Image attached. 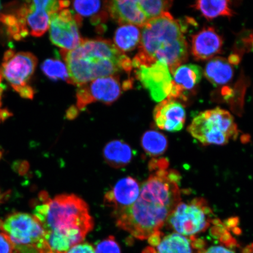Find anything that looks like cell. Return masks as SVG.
<instances>
[{
	"instance_id": "1",
	"label": "cell",
	"mask_w": 253,
	"mask_h": 253,
	"mask_svg": "<svg viewBox=\"0 0 253 253\" xmlns=\"http://www.w3.org/2000/svg\"><path fill=\"white\" fill-rule=\"evenodd\" d=\"M168 167L165 159L152 160L150 169L153 173L142 183L137 200L131 207L113 214L117 225L136 239H148L160 233L181 202V177Z\"/></svg>"
},
{
	"instance_id": "2",
	"label": "cell",
	"mask_w": 253,
	"mask_h": 253,
	"mask_svg": "<svg viewBox=\"0 0 253 253\" xmlns=\"http://www.w3.org/2000/svg\"><path fill=\"white\" fill-rule=\"evenodd\" d=\"M138 52L132 60V68L166 63L173 74L188 58L185 28L169 12L153 19L142 27Z\"/></svg>"
},
{
	"instance_id": "3",
	"label": "cell",
	"mask_w": 253,
	"mask_h": 253,
	"mask_svg": "<svg viewBox=\"0 0 253 253\" xmlns=\"http://www.w3.org/2000/svg\"><path fill=\"white\" fill-rule=\"evenodd\" d=\"M62 58L67 67L69 84L81 85L95 79L117 75L120 71L130 74V58L120 51L115 44L103 39H84L77 48L61 50Z\"/></svg>"
},
{
	"instance_id": "4",
	"label": "cell",
	"mask_w": 253,
	"mask_h": 253,
	"mask_svg": "<svg viewBox=\"0 0 253 253\" xmlns=\"http://www.w3.org/2000/svg\"><path fill=\"white\" fill-rule=\"evenodd\" d=\"M34 216L45 232H54L67 239L72 247L81 243L93 228L92 217L83 199L74 194H62L53 199L42 194Z\"/></svg>"
},
{
	"instance_id": "5",
	"label": "cell",
	"mask_w": 253,
	"mask_h": 253,
	"mask_svg": "<svg viewBox=\"0 0 253 253\" xmlns=\"http://www.w3.org/2000/svg\"><path fill=\"white\" fill-rule=\"evenodd\" d=\"M188 131L204 145H226L232 139L236 140L239 134L233 117L219 107L199 113L188 126Z\"/></svg>"
},
{
	"instance_id": "6",
	"label": "cell",
	"mask_w": 253,
	"mask_h": 253,
	"mask_svg": "<svg viewBox=\"0 0 253 253\" xmlns=\"http://www.w3.org/2000/svg\"><path fill=\"white\" fill-rule=\"evenodd\" d=\"M212 216L207 202L204 198H197L188 203L180 202L166 224L179 235L193 237L208 228Z\"/></svg>"
},
{
	"instance_id": "7",
	"label": "cell",
	"mask_w": 253,
	"mask_h": 253,
	"mask_svg": "<svg viewBox=\"0 0 253 253\" xmlns=\"http://www.w3.org/2000/svg\"><path fill=\"white\" fill-rule=\"evenodd\" d=\"M0 228L15 246L47 247L45 230L34 215L22 212L12 214L0 224Z\"/></svg>"
},
{
	"instance_id": "8",
	"label": "cell",
	"mask_w": 253,
	"mask_h": 253,
	"mask_svg": "<svg viewBox=\"0 0 253 253\" xmlns=\"http://www.w3.org/2000/svg\"><path fill=\"white\" fill-rule=\"evenodd\" d=\"M82 18L65 8L50 15L49 37L53 45L65 50H74L81 45L82 39L79 28Z\"/></svg>"
},
{
	"instance_id": "9",
	"label": "cell",
	"mask_w": 253,
	"mask_h": 253,
	"mask_svg": "<svg viewBox=\"0 0 253 253\" xmlns=\"http://www.w3.org/2000/svg\"><path fill=\"white\" fill-rule=\"evenodd\" d=\"M123 89L118 75L95 79L78 86L77 109L83 110L88 104L96 102L110 105L121 96Z\"/></svg>"
},
{
	"instance_id": "10",
	"label": "cell",
	"mask_w": 253,
	"mask_h": 253,
	"mask_svg": "<svg viewBox=\"0 0 253 253\" xmlns=\"http://www.w3.org/2000/svg\"><path fill=\"white\" fill-rule=\"evenodd\" d=\"M135 78L157 102L169 97L172 87V79L166 63L157 62L149 66H140L135 68Z\"/></svg>"
},
{
	"instance_id": "11",
	"label": "cell",
	"mask_w": 253,
	"mask_h": 253,
	"mask_svg": "<svg viewBox=\"0 0 253 253\" xmlns=\"http://www.w3.org/2000/svg\"><path fill=\"white\" fill-rule=\"evenodd\" d=\"M69 1L37 0L26 2L27 13L25 17L28 31L32 36L41 37L48 30L50 15L65 9Z\"/></svg>"
},
{
	"instance_id": "12",
	"label": "cell",
	"mask_w": 253,
	"mask_h": 253,
	"mask_svg": "<svg viewBox=\"0 0 253 253\" xmlns=\"http://www.w3.org/2000/svg\"><path fill=\"white\" fill-rule=\"evenodd\" d=\"M37 57L30 52L15 53L0 66V74L12 87L24 86L33 75L37 67Z\"/></svg>"
},
{
	"instance_id": "13",
	"label": "cell",
	"mask_w": 253,
	"mask_h": 253,
	"mask_svg": "<svg viewBox=\"0 0 253 253\" xmlns=\"http://www.w3.org/2000/svg\"><path fill=\"white\" fill-rule=\"evenodd\" d=\"M140 186L132 177L120 179L104 195V202L112 209L113 214L126 210L133 205L140 195Z\"/></svg>"
},
{
	"instance_id": "14",
	"label": "cell",
	"mask_w": 253,
	"mask_h": 253,
	"mask_svg": "<svg viewBox=\"0 0 253 253\" xmlns=\"http://www.w3.org/2000/svg\"><path fill=\"white\" fill-rule=\"evenodd\" d=\"M154 118L156 125L163 130L179 131L184 126L186 112L181 104L166 99L155 107Z\"/></svg>"
},
{
	"instance_id": "15",
	"label": "cell",
	"mask_w": 253,
	"mask_h": 253,
	"mask_svg": "<svg viewBox=\"0 0 253 253\" xmlns=\"http://www.w3.org/2000/svg\"><path fill=\"white\" fill-rule=\"evenodd\" d=\"M107 12L119 25H132L143 27L148 19L142 11L138 1H106Z\"/></svg>"
},
{
	"instance_id": "16",
	"label": "cell",
	"mask_w": 253,
	"mask_h": 253,
	"mask_svg": "<svg viewBox=\"0 0 253 253\" xmlns=\"http://www.w3.org/2000/svg\"><path fill=\"white\" fill-rule=\"evenodd\" d=\"M222 38L212 27H207L192 37V53L197 61L212 59L220 53L223 47Z\"/></svg>"
},
{
	"instance_id": "17",
	"label": "cell",
	"mask_w": 253,
	"mask_h": 253,
	"mask_svg": "<svg viewBox=\"0 0 253 253\" xmlns=\"http://www.w3.org/2000/svg\"><path fill=\"white\" fill-rule=\"evenodd\" d=\"M162 236L155 246L156 249L153 248L154 253H202L205 250L203 240L195 236L186 237L176 233Z\"/></svg>"
},
{
	"instance_id": "18",
	"label": "cell",
	"mask_w": 253,
	"mask_h": 253,
	"mask_svg": "<svg viewBox=\"0 0 253 253\" xmlns=\"http://www.w3.org/2000/svg\"><path fill=\"white\" fill-rule=\"evenodd\" d=\"M202 69L195 64L182 65L173 73L172 87L167 99L184 97L186 91L193 89L200 82Z\"/></svg>"
},
{
	"instance_id": "19",
	"label": "cell",
	"mask_w": 253,
	"mask_h": 253,
	"mask_svg": "<svg viewBox=\"0 0 253 253\" xmlns=\"http://www.w3.org/2000/svg\"><path fill=\"white\" fill-rule=\"evenodd\" d=\"M204 74L213 86H219L232 81L234 69L228 60L221 57H215L206 65Z\"/></svg>"
},
{
	"instance_id": "20",
	"label": "cell",
	"mask_w": 253,
	"mask_h": 253,
	"mask_svg": "<svg viewBox=\"0 0 253 253\" xmlns=\"http://www.w3.org/2000/svg\"><path fill=\"white\" fill-rule=\"evenodd\" d=\"M133 153L129 145L122 140L111 141L103 149V157L109 165L121 169L131 163Z\"/></svg>"
},
{
	"instance_id": "21",
	"label": "cell",
	"mask_w": 253,
	"mask_h": 253,
	"mask_svg": "<svg viewBox=\"0 0 253 253\" xmlns=\"http://www.w3.org/2000/svg\"><path fill=\"white\" fill-rule=\"evenodd\" d=\"M141 36V31L138 27L123 25L115 32L114 44L123 53L130 52L140 44Z\"/></svg>"
},
{
	"instance_id": "22",
	"label": "cell",
	"mask_w": 253,
	"mask_h": 253,
	"mask_svg": "<svg viewBox=\"0 0 253 253\" xmlns=\"http://www.w3.org/2000/svg\"><path fill=\"white\" fill-rule=\"evenodd\" d=\"M230 1L227 0L223 1H196L192 7L198 9L208 20L219 17V16H227L232 17L233 11L230 8Z\"/></svg>"
},
{
	"instance_id": "23",
	"label": "cell",
	"mask_w": 253,
	"mask_h": 253,
	"mask_svg": "<svg viewBox=\"0 0 253 253\" xmlns=\"http://www.w3.org/2000/svg\"><path fill=\"white\" fill-rule=\"evenodd\" d=\"M141 147L148 156L157 157L166 153L169 142L160 132L150 130L145 132L141 140Z\"/></svg>"
},
{
	"instance_id": "24",
	"label": "cell",
	"mask_w": 253,
	"mask_h": 253,
	"mask_svg": "<svg viewBox=\"0 0 253 253\" xmlns=\"http://www.w3.org/2000/svg\"><path fill=\"white\" fill-rule=\"evenodd\" d=\"M102 2L100 1H75L73 2V7L77 14L84 17H91L93 23L99 24L101 22L105 21L108 17V12L106 11H101Z\"/></svg>"
},
{
	"instance_id": "25",
	"label": "cell",
	"mask_w": 253,
	"mask_h": 253,
	"mask_svg": "<svg viewBox=\"0 0 253 253\" xmlns=\"http://www.w3.org/2000/svg\"><path fill=\"white\" fill-rule=\"evenodd\" d=\"M138 3L149 21L169 12L173 1L169 0H141L138 1Z\"/></svg>"
},
{
	"instance_id": "26",
	"label": "cell",
	"mask_w": 253,
	"mask_h": 253,
	"mask_svg": "<svg viewBox=\"0 0 253 253\" xmlns=\"http://www.w3.org/2000/svg\"><path fill=\"white\" fill-rule=\"evenodd\" d=\"M44 74L51 80H63L69 84V77L66 64L59 60L47 59L41 65Z\"/></svg>"
},
{
	"instance_id": "27",
	"label": "cell",
	"mask_w": 253,
	"mask_h": 253,
	"mask_svg": "<svg viewBox=\"0 0 253 253\" xmlns=\"http://www.w3.org/2000/svg\"><path fill=\"white\" fill-rule=\"evenodd\" d=\"M0 23L4 24L7 28L8 33L15 41L22 40L20 36L21 31L28 29L22 27L19 23L18 18L14 14H0Z\"/></svg>"
},
{
	"instance_id": "28",
	"label": "cell",
	"mask_w": 253,
	"mask_h": 253,
	"mask_svg": "<svg viewBox=\"0 0 253 253\" xmlns=\"http://www.w3.org/2000/svg\"><path fill=\"white\" fill-rule=\"evenodd\" d=\"M94 253H121V251L114 237L110 236L96 246Z\"/></svg>"
},
{
	"instance_id": "29",
	"label": "cell",
	"mask_w": 253,
	"mask_h": 253,
	"mask_svg": "<svg viewBox=\"0 0 253 253\" xmlns=\"http://www.w3.org/2000/svg\"><path fill=\"white\" fill-rule=\"evenodd\" d=\"M0 253H18L14 243L2 231L0 232Z\"/></svg>"
},
{
	"instance_id": "30",
	"label": "cell",
	"mask_w": 253,
	"mask_h": 253,
	"mask_svg": "<svg viewBox=\"0 0 253 253\" xmlns=\"http://www.w3.org/2000/svg\"><path fill=\"white\" fill-rule=\"evenodd\" d=\"M65 253H94V249L87 243H81L73 246Z\"/></svg>"
},
{
	"instance_id": "31",
	"label": "cell",
	"mask_w": 253,
	"mask_h": 253,
	"mask_svg": "<svg viewBox=\"0 0 253 253\" xmlns=\"http://www.w3.org/2000/svg\"><path fill=\"white\" fill-rule=\"evenodd\" d=\"M18 253H54L45 247L43 248L36 246H16Z\"/></svg>"
},
{
	"instance_id": "32",
	"label": "cell",
	"mask_w": 253,
	"mask_h": 253,
	"mask_svg": "<svg viewBox=\"0 0 253 253\" xmlns=\"http://www.w3.org/2000/svg\"><path fill=\"white\" fill-rule=\"evenodd\" d=\"M12 88L24 99H33L34 98V89L29 85L26 84L24 86L12 87Z\"/></svg>"
},
{
	"instance_id": "33",
	"label": "cell",
	"mask_w": 253,
	"mask_h": 253,
	"mask_svg": "<svg viewBox=\"0 0 253 253\" xmlns=\"http://www.w3.org/2000/svg\"><path fill=\"white\" fill-rule=\"evenodd\" d=\"M202 253H235L230 249L222 246H213L207 250H204Z\"/></svg>"
},
{
	"instance_id": "34",
	"label": "cell",
	"mask_w": 253,
	"mask_h": 253,
	"mask_svg": "<svg viewBox=\"0 0 253 253\" xmlns=\"http://www.w3.org/2000/svg\"><path fill=\"white\" fill-rule=\"evenodd\" d=\"M12 116V114L7 109H0V120L4 121L6 119Z\"/></svg>"
},
{
	"instance_id": "35",
	"label": "cell",
	"mask_w": 253,
	"mask_h": 253,
	"mask_svg": "<svg viewBox=\"0 0 253 253\" xmlns=\"http://www.w3.org/2000/svg\"><path fill=\"white\" fill-rule=\"evenodd\" d=\"M15 54L14 50L9 49L4 53V58H3V62H7Z\"/></svg>"
},
{
	"instance_id": "36",
	"label": "cell",
	"mask_w": 253,
	"mask_h": 253,
	"mask_svg": "<svg viewBox=\"0 0 253 253\" xmlns=\"http://www.w3.org/2000/svg\"><path fill=\"white\" fill-rule=\"evenodd\" d=\"M78 111L77 108H71L67 113V118L72 119L77 116Z\"/></svg>"
},
{
	"instance_id": "37",
	"label": "cell",
	"mask_w": 253,
	"mask_h": 253,
	"mask_svg": "<svg viewBox=\"0 0 253 253\" xmlns=\"http://www.w3.org/2000/svg\"><path fill=\"white\" fill-rule=\"evenodd\" d=\"M242 253H253V243L247 246L246 248L243 249Z\"/></svg>"
},
{
	"instance_id": "38",
	"label": "cell",
	"mask_w": 253,
	"mask_h": 253,
	"mask_svg": "<svg viewBox=\"0 0 253 253\" xmlns=\"http://www.w3.org/2000/svg\"><path fill=\"white\" fill-rule=\"evenodd\" d=\"M3 90H4V88H3L2 87V86H0V106H1V95L2 94V92H3Z\"/></svg>"
},
{
	"instance_id": "39",
	"label": "cell",
	"mask_w": 253,
	"mask_h": 253,
	"mask_svg": "<svg viewBox=\"0 0 253 253\" xmlns=\"http://www.w3.org/2000/svg\"><path fill=\"white\" fill-rule=\"evenodd\" d=\"M144 253H154L153 252V250L152 248L147 249L145 250Z\"/></svg>"
},
{
	"instance_id": "40",
	"label": "cell",
	"mask_w": 253,
	"mask_h": 253,
	"mask_svg": "<svg viewBox=\"0 0 253 253\" xmlns=\"http://www.w3.org/2000/svg\"><path fill=\"white\" fill-rule=\"evenodd\" d=\"M1 2H0V8H1Z\"/></svg>"
},
{
	"instance_id": "41",
	"label": "cell",
	"mask_w": 253,
	"mask_h": 253,
	"mask_svg": "<svg viewBox=\"0 0 253 253\" xmlns=\"http://www.w3.org/2000/svg\"><path fill=\"white\" fill-rule=\"evenodd\" d=\"M0 199H1V194H0Z\"/></svg>"
}]
</instances>
